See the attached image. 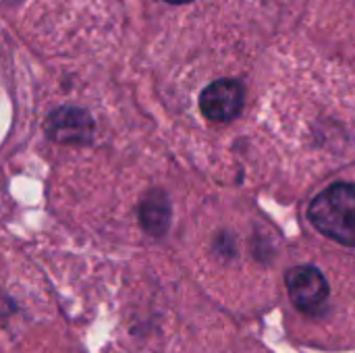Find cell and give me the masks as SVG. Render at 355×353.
Segmentation results:
<instances>
[{"label": "cell", "mask_w": 355, "mask_h": 353, "mask_svg": "<svg viewBox=\"0 0 355 353\" xmlns=\"http://www.w3.org/2000/svg\"><path fill=\"white\" fill-rule=\"evenodd\" d=\"M312 225L337 243L355 248V185L333 183L310 204Z\"/></svg>", "instance_id": "6da1fadb"}, {"label": "cell", "mask_w": 355, "mask_h": 353, "mask_svg": "<svg viewBox=\"0 0 355 353\" xmlns=\"http://www.w3.org/2000/svg\"><path fill=\"white\" fill-rule=\"evenodd\" d=\"M96 123L85 108L60 106L52 110L44 123L46 135L62 146H81L92 141Z\"/></svg>", "instance_id": "7a4b0ae2"}, {"label": "cell", "mask_w": 355, "mask_h": 353, "mask_svg": "<svg viewBox=\"0 0 355 353\" xmlns=\"http://www.w3.org/2000/svg\"><path fill=\"white\" fill-rule=\"evenodd\" d=\"M243 85L237 79H218L210 83L200 96V110L208 121L227 123L243 108Z\"/></svg>", "instance_id": "3957f363"}, {"label": "cell", "mask_w": 355, "mask_h": 353, "mask_svg": "<svg viewBox=\"0 0 355 353\" xmlns=\"http://www.w3.org/2000/svg\"><path fill=\"white\" fill-rule=\"evenodd\" d=\"M287 291L295 308L312 312L329 298V283L314 266H295L287 273Z\"/></svg>", "instance_id": "277c9868"}, {"label": "cell", "mask_w": 355, "mask_h": 353, "mask_svg": "<svg viewBox=\"0 0 355 353\" xmlns=\"http://www.w3.org/2000/svg\"><path fill=\"white\" fill-rule=\"evenodd\" d=\"M139 225L152 237H162L171 227V202L162 189H150L144 193L139 208Z\"/></svg>", "instance_id": "5b68a950"}, {"label": "cell", "mask_w": 355, "mask_h": 353, "mask_svg": "<svg viewBox=\"0 0 355 353\" xmlns=\"http://www.w3.org/2000/svg\"><path fill=\"white\" fill-rule=\"evenodd\" d=\"M166 2H171V4H185V2H191V0H166Z\"/></svg>", "instance_id": "8992f818"}, {"label": "cell", "mask_w": 355, "mask_h": 353, "mask_svg": "<svg viewBox=\"0 0 355 353\" xmlns=\"http://www.w3.org/2000/svg\"><path fill=\"white\" fill-rule=\"evenodd\" d=\"M4 2H19V0H4Z\"/></svg>", "instance_id": "52a82bcc"}]
</instances>
